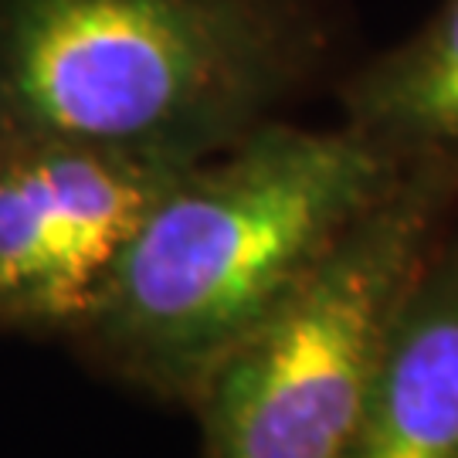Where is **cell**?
Instances as JSON below:
<instances>
[{
	"instance_id": "6",
	"label": "cell",
	"mask_w": 458,
	"mask_h": 458,
	"mask_svg": "<svg viewBox=\"0 0 458 458\" xmlns=\"http://www.w3.org/2000/svg\"><path fill=\"white\" fill-rule=\"evenodd\" d=\"M340 126L458 197V0H438L408 38L346 75Z\"/></svg>"
},
{
	"instance_id": "3",
	"label": "cell",
	"mask_w": 458,
	"mask_h": 458,
	"mask_svg": "<svg viewBox=\"0 0 458 458\" xmlns=\"http://www.w3.org/2000/svg\"><path fill=\"white\" fill-rule=\"evenodd\" d=\"M458 197L401 174L200 380V458H350L394 310Z\"/></svg>"
},
{
	"instance_id": "5",
	"label": "cell",
	"mask_w": 458,
	"mask_h": 458,
	"mask_svg": "<svg viewBox=\"0 0 458 458\" xmlns=\"http://www.w3.org/2000/svg\"><path fill=\"white\" fill-rule=\"evenodd\" d=\"M350 458H458V208L394 310Z\"/></svg>"
},
{
	"instance_id": "2",
	"label": "cell",
	"mask_w": 458,
	"mask_h": 458,
	"mask_svg": "<svg viewBox=\"0 0 458 458\" xmlns=\"http://www.w3.org/2000/svg\"><path fill=\"white\" fill-rule=\"evenodd\" d=\"M327 0H11L0 132L194 164L327 62Z\"/></svg>"
},
{
	"instance_id": "1",
	"label": "cell",
	"mask_w": 458,
	"mask_h": 458,
	"mask_svg": "<svg viewBox=\"0 0 458 458\" xmlns=\"http://www.w3.org/2000/svg\"><path fill=\"white\" fill-rule=\"evenodd\" d=\"M397 177L340 123L268 119L174 177L72 344L132 391L191 404Z\"/></svg>"
},
{
	"instance_id": "4",
	"label": "cell",
	"mask_w": 458,
	"mask_h": 458,
	"mask_svg": "<svg viewBox=\"0 0 458 458\" xmlns=\"http://www.w3.org/2000/svg\"><path fill=\"white\" fill-rule=\"evenodd\" d=\"M183 166L0 132V329L72 340Z\"/></svg>"
}]
</instances>
